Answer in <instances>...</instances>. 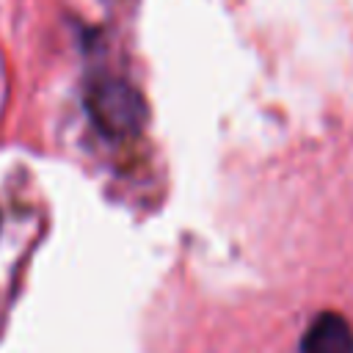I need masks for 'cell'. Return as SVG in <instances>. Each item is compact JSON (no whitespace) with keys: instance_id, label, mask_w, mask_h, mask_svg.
Instances as JSON below:
<instances>
[{"instance_id":"cell-2","label":"cell","mask_w":353,"mask_h":353,"mask_svg":"<svg viewBox=\"0 0 353 353\" xmlns=\"http://www.w3.org/2000/svg\"><path fill=\"white\" fill-rule=\"evenodd\" d=\"M301 353H353V328L342 314L325 312L306 328Z\"/></svg>"},{"instance_id":"cell-1","label":"cell","mask_w":353,"mask_h":353,"mask_svg":"<svg viewBox=\"0 0 353 353\" xmlns=\"http://www.w3.org/2000/svg\"><path fill=\"white\" fill-rule=\"evenodd\" d=\"M85 108H88L94 127L110 138L135 135L146 119V105L141 94L119 77L94 80L85 94Z\"/></svg>"}]
</instances>
